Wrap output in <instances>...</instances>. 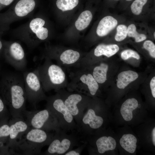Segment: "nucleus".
Wrapping results in <instances>:
<instances>
[{"mask_svg":"<svg viewBox=\"0 0 155 155\" xmlns=\"http://www.w3.org/2000/svg\"><path fill=\"white\" fill-rule=\"evenodd\" d=\"M127 36V27L124 24L119 25L117 28V33L115 35V40L118 42L124 40Z\"/></svg>","mask_w":155,"mask_h":155,"instance_id":"27","label":"nucleus"},{"mask_svg":"<svg viewBox=\"0 0 155 155\" xmlns=\"http://www.w3.org/2000/svg\"><path fill=\"white\" fill-rule=\"evenodd\" d=\"M61 97L65 106L78 124L88 106L86 103L85 97L80 94L73 93Z\"/></svg>","mask_w":155,"mask_h":155,"instance_id":"12","label":"nucleus"},{"mask_svg":"<svg viewBox=\"0 0 155 155\" xmlns=\"http://www.w3.org/2000/svg\"><path fill=\"white\" fill-rule=\"evenodd\" d=\"M3 41L1 39L0 36V57L1 55H3Z\"/></svg>","mask_w":155,"mask_h":155,"instance_id":"35","label":"nucleus"},{"mask_svg":"<svg viewBox=\"0 0 155 155\" xmlns=\"http://www.w3.org/2000/svg\"><path fill=\"white\" fill-rule=\"evenodd\" d=\"M81 120L77 124L79 129L85 133L88 128L93 129L100 128L103 123V119L100 116L97 115L93 109L87 107Z\"/></svg>","mask_w":155,"mask_h":155,"instance_id":"13","label":"nucleus"},{"mask_svg":"<svg viewBox=\"0 0 155 155\" xmlns=\"http://www.w3.org/2000/svg\"><path fill=\"white\" fill-rule=\"evenodd\" d=\"M24 117L30 127L47 131L58 132L61 130L57 118L49 108L40 110L28 111L26 110Z\"/></svg>","mask_w":155,"mask_h":155,"instance_id":"6","label":"nucleus"},{"mask_svg":"<svg viewBox=\"0 0 155 155\" xmlns=\"http://www.w3.org/2000/svg\"><path fill=\"white\" fill-rule=\"evenodd\" d=\"M118 24L117 20L113 17L107 16L100 21L97 26L96 33L99 36H105L113 30Z\"/></svg>","mask_w":155,"mask_h":155,"instance_id":"14","label":"nucleus"},{"mask_svg":"<svg viewBox=\"0 0 155 155\" xmlns=\"http://www.w3.org/2000/svg\"><path fill=\"white\" fill-rule=\"evenodd\" d=\"M80 80L87 86L91 95L94 96L96 94L99 88V85L92 75L84 73L81 75Z\"/></svg>","mask_w":155,"mask_h":155,"instance_id":"20","label":"nucleus"},{"mask_svg":"<svg viewBox=\"0 0 155 155\" xmlns=\"http://www.w3.org/2000/svg\"></svg>","mask_w":155,"mask_h":155,"instance_id":"39","label":"nucleus"},{"mask_svg":"<svg viewBox=\"0 0 155 155\" xmlns=\"http://www.w3.org/2000/svg\"><path fill=\"white\" fill-rule=\"evenodd\" d=\"M119 49V46L116 44H100L95 48L94 54L96 57H100L104 55L109 57L117 53Z\"/></svg>","mask_w":155,"mask_h":155,"instance_id":"18","label":"nucleus"},{"mask_svg":"<svg viewBox=\"0 0 155 155\" xmlns=\"http://www.w3.org/2000/svg\"><path fill=\"white\" fill-rule=\"evenodd\" d=\"M96 145L98 152L100 154L106 151L114 150L116 146L115 140L111 136H103L96 141Z\"/></svg>","mask_w":155,"mask_h":155,"instance_id":"17","label":"nucleus"},{"mask_svg":"<svg viewBox=\"0 0 155 155\" xmlns=\"http://www.w3.org/2000/svg\"><path fill=\"white\" fill-rule=\"evenodd\" d=\"M127 36L134 38L136 42H139L145 40L146 36L144 34H139L136 30L135 26L133 24L129 25L127 27Z\"/></svg>","mask_w":155,"mask_h":155,"instance_id":"25","label":"nucleus"},{"mask_svg":"<svg viewBox=\"0 0 155 155\" xmlns=\"http://www.w3.org/2000/svg\"><path fill=\"white\" fill-rule=\"evenodd\" d=\"M79 2V0H57L56 5L58 9L65 11L73 9Z\"/></svg>","mask_w":155,"mask_h":155,"instance_id":"24","label":"nucleus"},{"mask_svg":"<svg viewBox=\"0 0 155 155\" xmlns=\"http://www.w3.org/2000/svg\"><path fill=\"white\" fill-rule=\"evenodd\" d=\"M53 136L49 131L31 127L18 141L15 150L24 155L40 154L42 148L49 145Z\"/></svg>","mask_w":155,"mask_h":155,"instance_id":"3","label":"nucleus"},{"mask_svg":"<svg viewBox=\"0 0 155 155\" xmlns=\"http://www.w3.org/2000/svg\"><path fill=\"white\" fill-rule=\"evenodd\" d=\"M10 132V128L7 121H5L0 125V139L3 138H9Z\"/></svg>","mask_w":155,"mask_h":155,"instance_id":"28","label":"nucleus"},{"mask_svg":"<svg viewBox=\"0 0 155 155\" xmlns=\"http://www.w3.org/2000/svg\"><path fill=\"white\" fill-rule=\"evenodd\" d=\"M16 0H0V11L4 7L9 5Z\"/></svg>","mask_w":155,"mask_h":155,"instance_id":"32","label":"nucleus"},{"mask_svg":"<svg viewBox=\"0 0 155 155\" xmlns=\"http://www.w3.org/2000/svg\"><path fill=\"white\" fill-rule=\"evenodd\" d=\"M2 98L12 117L23 118L27 100L23 76L17 73L3 75L0 83Z\"/></svg>","mask_w":155,"mask_h":155,"instance_id":"1","label":"nucleus"},{"mask_svg":"<svg viewBox=\"0 0 155 155\" xmlns=\"http://www.w3.org/2000/svg\"><path fill=\"white\" fill-rule=\"evenodd\" d=\"M150 86L152 95L154 98H155V77H154L151 80L150 82Z\"/></svg>","mask_w":155,"mask_h":155,"instance_id":"33","label":"nucleus"},{"mask_svg":"<svg viewBox=\"0 0 155 155\" xmlns=\"http://www.w3.org/2000/svg\"><path fill=\"white\" fill-rule=\"evenodd\" d=\"M65 132L61 130L56 132L44 154L64 155L77 144L76 138Z\"/></svg>","mask_w":155,"mask_h":155,"instance_id":"10","label":"nucleus"},{"mask_svg":"<svg viewBox=\"0 0 155 155\" xmlns=\"http://www.w3.org/2000/svg\"><path fill=\"white\" fill-rule=\"evenodd\" d=\"M93 17L92 12L86 10L82 12L75 21V25L76 29L79 31L83 30L90 24Z\"/></svg>","mask_w":155,"mask_h":155,"instance_id":"21","label":"nucleus"},{"mask_svg":"<svg viewBox=\"0 0 155 155\" xmlns=\"http://www.w3.org/2000/svg\"><path fill=\"white\" fill-rule=\"evenodd\" d=\"M82 146L78 149L72 150V149L66 153L65 155H80V154L82 149Z\"/></svg>","mask_w":155,"mask_h":155,"instance_id":"31","label":"nucleus"},{"mask_svg":"<svg viewBox=\"0 0 155 155\" xmlns=\"http://www.w3.org/2000/svg\"><path fill=\"white\" fill-rule=\"evenodd\" d=\"M119 142L122 147L125 150L131 153H133L135 151L137 139L131 134H125L120 139Z\"/></svg>","mask_w":155,"mask_h":155,"instance_id":"19","label":"nucleus"},{"mask_svg":"<svg viewBox=\"0 0 155 155\" xmlns=\"http://www.w3.org/2000/svg\"><path fill=\"white\" fill-rule=\"evenodd\" d=\"M137 100L135 98H129L122 104L121 109V114L124 120L130 121L132 119L133 111L138 107Z\"/></svg>","mask_w":155,"mask_h":155,"instance_id":"15","label":"nucleus"},{"mask_svg":"<svg viewBox=\"0 0 155 155\" xmlns=\"http://www.w3.org/2000/svg\"><path fill=\"white\" fill-rule=\"evenodd\" d=\"M27 100L36 109L40 102L46 100L36 69L31 71H25L23 75Z\"/></svg>","mask_w":155,"mask_h":155,"instance_id":"8","label":"nucleus"},{"mask_svg":"<svg viewBox=\"0 0 155 155\" xmlns=\"http://www.w3.org/2000/svg\"><path fill=\"white\" fill-rule=\"evenodd\" d=\"M144 48L149 52L150 56L153 58H155V45L151 40H146L143 44Z\"/></svg>","mask_w":155,"mask_h":155,"instance_id":"30","label":"nucleus"},{"mask_svg":"<svg viewBox=\"0 0 155 155\" xmlns=\"http://www.w3.org/2000/svg\"><path fill=\"white\" fill-rule=\"evenodd\" d=\"M121 58L126 60L129 58L132 57L139 60L140 57L138 54L135 51L131 49L126 50L123 51L121 55Z\"/></svg>","mask_w":155,"mask_h":155,"instance_id":"29","label":"nucleus"},{"mask_svg":"<svg viewBox=\"0 0 155 155\" xmlns=\"http://www.w3.org/2000/svg\"><path fill=\"white\" fill-rule=\"evenodd\" d=\"M125 0L127 1H132V0Z\"/></svg>","mask_w":155,"mask_h":155,"instance_id":"38","label":"nucleus"},{"mask_svg":"<svg viewBox=\"0 0 155 155\" xmlns=\"http://www.w3.org/2000/svg\"><path fill=\"white\" fill-rule=\"evenodd\" d=\"M138 77V73L133 71L128 70L120 73L117 80V87L121 89H124L130 83L137 79Z\"/></svg>","mask_w":155,"mask_h":155,"instance_id":"16","label":"nucleus"},{"mask_svg":"<svg viewBox=\"0 0 155 155\" xmlns=\"http://www.w3.org/2000/svg\"><path fill=\"white\" fill-rule=\"evenodd\" d=\"M9 123L10 132L7 145L13 154H16L15 150L17 142L31 127L23 118L12 117Z\"/></svg>","mask_w":155,"mask_h":155,"instance_id":"11","label":"nucleus"},{"mask_svg":"<svg viewBox=\"0 0 155 155\" xmlns=\"http://www.w3.org/2000/svg\"><path fill=\"white\" fill-rule=\"evenodd\" d=\"M46 108L54 114L58 121L61 129L65 131L72 130L77 125L74 118L68 111L59 94L47 98Z\"/></svg>","mask_w":155,"mask_h":155,"instance_id":"7","label":"nucleus"},{"mask_svg":"<svg viewBox=\"0 0 155 155\" xmlns=\"http://www.w3.org/2000/svg\"><path fill=\"white\" fill-rule=\"evenodd\" d=\"M152 141L153 145L155 146V127L153 129L152 131Z\"/></svg>","mask_w":155,"mask_h":155,"instance_id":"36","label":"nucleus"},{"mask_svg":"<svg viewBox=\"0 0 155 155\" xmlns=\"http://www.w3.org/2000/svg\"><path fill=\"white\" fill-rule=\"evenodd\" d=\"M108 69V65L104 63L94 68L92 75L98 83L103 84L106 81Z\"/></svg>","mask_w":155,"mask_h":155,"instance_id":"23","label":"nucleus"},{"mask_svg":"<svg viewBox=\"0 0 155 155\" xmlns=\"http://www.w3.org/2000/svg\"><path fill=\"white\" fill-rule=\"evenodd\" d=\"M80 57V54L78 52L69 49L65 50L61 54L59 59L63 64L70 65L77 61Z\"/></svg>","mask_w":155,"mask_h":155,"instance_id":"22","label":"nucleus"},{"mask_svg":"<svg viewBox=\"0 0 155 155\" xmlns=\"http://www.w3.org/2000/svg\"><path fill=\"white\" fill-rule=\"evenodd\" d=\"M46 19L39 13L31 17L27 22L12 30L15 38L23 42L31 49H34L49 37V28Z\"/></svg>","mask_w":155,"mask_h":155,"instance_id":"2","label":"nucleus"},{"mask_svg":"<svg viewBox=\"0 0 155 155\" xmlns=\"http://www.w3.org/2000/svg\"><path fill=\"white\" fill-rule=\"evenodd\" d=\"M37 5V0H16L7 10L0 13V36L9 30L12 23L32 15Z\"/></svg>","mask_w":155,"mask_h":155,"instance_id":"4","label":"nucleus"},{"mask_svg":"<svg viewBox=\"0 0 155 155\" xmlns=\"http://www.w3.org/2000/svg\"><path fill=\"white\" fill-rule=\"evenodd\" d=\"M5 103L3 99L0 97V116L2 115L6 112Z\"/></svg>","mask_w":155,"mask_h":155,"instance_id":"34","label":"nucleus"},{"mask_svg":"<svg viewBox=\"0 0 155 155\" xmlns=\"http://www.w3.org/2000/svg\"><path fill=\"white\" fill-rule=\"evenodd\" d=\"M36 69L44 91L57 90L65 80L66 75L62 69L53 63L47 57L44 63Z\"/></svg>","mask_w":155,"mask_h":155,"instance_id":"5","label":"nucleus"},{"mask_svg":"<svg viewBox=\"0 0 155 155\" xmlns=\"http://www.w3.org/2000/svg\"><path fill=\"white\" fill-rule=\"evenodd\" d=\"M148 0H135L131 5V9L133 13L138 15L141 13L143 8Z\"/></svg>","mask_w":155,"mask_h":155,"instance_id":"26","label":"nucleus"},{"mask_svg":"<svg viewBox=\"0 0 155 155\" xmlns=\"http://www.w3.org/2000/svg\"><path fill=\"white\" fill-rule=\"evenodd\" d=\"M155 32H154V38H155Z\"/></svg>","mask_w":155,"mask_h":155,"instance_id":"37","label":"nucleus"},{"mask_svg":"<svg viewBox=\"0 0 155 155\" xmlns=\"http://www.w3.org/2000/svg\"><path fill=\"white\" fill-rule=\"evenodd\" d=\"M3 56L6 61L16 70L23 71L26 68L27 61L24 51L18 42L3 41Z\"/></svg>","mask_w":155,"mask_h":155,"instance_id":"9","label":"nucleus"}]
</instances>
